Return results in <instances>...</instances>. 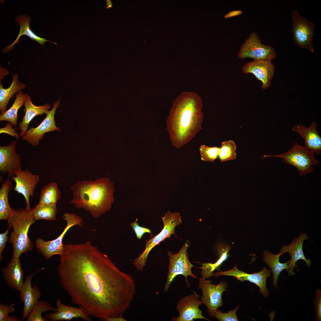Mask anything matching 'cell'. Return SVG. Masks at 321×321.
<instances>
[{
  "label": "cell",
  "instance_id": "cell-1",
  "mask_svg": "<svg viewBox=\"0 0 321 321\" xmlns=\"http://www.w3.org/2000/svg\"><path fill=\"white\" fill-rule=\"evenodd\" d=\"M57 269L72 303L106 321L122 316L136 294L135 281L90 241L64 245Z\"/></svg>",
  "mask_w": 321,
  "mask_h": 321
},
{
  "label": "cell",
  "instance_id": "cell-2",
  "mask_svg": "<svg viewBox=\"0 0 321 321\" xmlns=\"http://www.w3.org/2000/svg\"><path fill=\"white\" fill-rule=\"evenodd\" d=\"M202 107L201 97L194 92H183L174 100L167 125L171 142L175 147L183 146L202 129Z\"/></svg>",
  "mask_w": 321,
  "mask_h": 321
},
{
  "label": "cell",
  "instance_id": "cell-3",
  "mask_svg": "<svg viewBox=\"0 0 321 321\" xmlns=\"http://www.w3.org/2000/svg\"><path fill=\"white\" fill-rule=\"evenodd\" d=\"M114 189L113 182L107 177L78 181L71 187L73 197L70 202L97 218L111 207Z\"/></svg>",
  "mask_w": 321,
  "mask_h": 321
},
{
  "label": "cell",
  "instance_id": "cell-4",
  "mask_svg": "<svg viewBox=\"0 0 321 321\" xmlns=\"http://www.w3.org/2000/svg\"><path fill=\"white\" fill-rule=\"evenodd\" d=\"M31 210L22 208L13 209L7 220L9 225L13 229L9 241L13 248L11 260H18L22 253H26L33 249L32 243L28 235L30 226L35 221L31 215Z\"/></svg>",
  "mask_w": 321,
  "mask_h": 321
},
{
  "label": "cell",
  "instance_id": "cell-5",
  "mask_svg": "<svg viewBox=\"0 0 321 321\" xmlns=\"http://www.w3.org/2000/svg\"><path fill=\"white\" fill-rule=\"evenodd\" d=\"M161 218L163 223L162 231L154 237L146 240L145 248L139 256L133 261V264L138 270L142 271L146 265L148 255L151 250L156 246L163 241L166 238H169L172 234H175V228L182 223L181 216L178 212L173 213L168 211Z\"/></svg>",
  "mask_w": 321,
  "mask_h": 321
},
{
  "label": "cell",
  "instance_id": "cell-6",
  "mask_svg": "<svg viewBox=\"0 0 321 321\" xmlns=\"http://www.w3.org/2000/svg\"><path fill=\"white\" fill-rule=\"evenodd\" d=\"M314 153L295 142L287 152L275 155H267L265 157L281 158L283 162L296 167L300 176L314 171L313 166L319 163L315 158Z\"/></svg>",
  "mask_w": 321,
  "mask_h": 321
},
{
  "label": "cell",
  "instance_id": "cell-7",
  "mask_svg": "<svg viewBox=\"0 0 321 321\" xmlns=\"http://www.w3.org/2000/svg\"><path fill=\"white\" fill-rule=\"evenodd\" d=\"M189 246L188 243H185L177 253L174 254L170 251L168 252L169 264L168 275L164 288V292H167L172 281L177 275H181L184 276L185 282L189 288L191 285L188 282V276H191L194 278H198L191 271V268L193 265L188 258L187 249Z\"/></svg>",
  "mask_w": 321,
  "mask_h": 321
},
{
  "label": "cell",
  "instance_id": "cell-8",
  "mask_svg": "<svg viewBox=\"0 0 321 321\" xmlns=\"http://www.w3.org/2000/svg\"><path fill=\"white\" fill-rule=\"evenodd\" d=\"M63 218L67 222V225L62 232L57 238L49 241H45L42 239L38 238L35 241L38 251L46 259L55 255L61 256L64 248L63 239L67 231L73 226L78 225L81 227L83 224L82 218L74 213H65L63 215Z\"/></svg>",
  "mask_w": 321,
  "mask_h": 321
},
{
  "label": "cell",
  "instance_id": "cell-9",
  "mask_svg": "<svg viewBox=\"0 0 321 321\" xmlns=\"http://www.w3.org/2000/svg\"><path fill=\"white\" fill-rule=\"evenodd\" d=\"M291 17L293 22L292 33L294 44L314 52L313 41L315 28L314 23L301 15L297 10L292 12Z\"/></svg>",
  "mask_w": 321,
  "mask_h": 321
},
{
  "label": "cell",
  "instance_id": "cell-10",
  "mask_svg": "<svg viewBox=\"0 0 321 321\" xmlns=\"http://www.w3.org/2000/svg\"><path fill=\"white\" fill-rule=\"evenodd\" d=\"M276 55L273 48L262 43L255 32L250 34L242 45L238 54L240 59L251 58L255 61L267 60L271 61L276 58Z\"/></svg>",
  "mask_w": 321,
  "mask_h": 321
},
{
  "label": "cell",
  "instance_id": "cell-11",
  "mask_svg": "<svg viewBox=\"0 0 321 321\" xmlns=\"http://www.w3.org/2000/svg\"><path fill=\"white\" fill-rule=\"evenodd\" d=\"M211 282L200 278L198 287L202 292L200 300L207 307L209 315L213 317L214 313L217 309L223 306L222 296L224 292L227 291L228 284L226 281H221L219 284L215 285L211 284Z\"/></svg>",
  "mask_w": 321,
  "mask_h": 321
},
{
  "label": "cell",
  "instance_id": "cell-12",
  "mask_svg": "<svg viewBox=\"0 0 321 321\" xmlns=\"http://www.w3.org/2000/svg\"><path fill=\"white\" fill-rule=\"evenodd\" d=\"M60 99L54 103L52 109L46 112V117L38 126L31 127L27 130L22 137L23 140L35 147L39 145L40 141L45 133L56 130L61 131L60 128L56 126L54 120L56 111L60 106Z\"/></svg>",
  "mask_w": 321,
  "mask_h": 321
},
{
  "label": "cell",
  "instance_id": "cell-13",
  "mask_svg": "<svg viewBox=\"0 0 321 321\" xmlns=\"http://www.w3.org/2000/svg\"><path fill=\"white\" fill-rule=\"evenodd\" d=\"M272 271L264 267L262 269L257 273L248 274L238 270L237 265L232 269L224 271L215 273L213 276L218 277L221 275L232 276L242 282L248 281L256 284L259 288V292L265 298L268 297L269 292L266 287V281L270 276Z\"/></svg>",
  "mask_w": 321,
  "mask_h": 321
},
{
  "label": "cell",
  "instance_id": "cell-14",
  "mask_svg": "<svg viewBox=\"0 0 321 321\" xmlns=\"http://www.w3.org/2000/svg\"><path fill=\"white\" fill-rule=\"evenodd\" d=\"M15 182L14 191L24 196L26 203V209L31 210L29 198H32L36 187L40 180V176L33 174L28 169H25L16 172L12 177Z\"/></svg>",
  "mask_w": 321,
  "mask_h": 321
},
{
  "label": "cell",
  "instance_id": "cell-15",
  "mask_svg": "<svg viewBox=\"0 0 321 321\" xmlns=\"http://www.w3.org/2000/svg\"><path fill=\"white\" fill-rule=\"evenodd\" d=\"M194 294L182 298L177 302L176 309L180 315L177 317H172L173 321H192L196 319H204L209 321L202 314L199 306L202 303L199 295L195 292Z\"/></svg>",
  "mask_w": 321,
  "mask_h": 321
},
{
  "label": "cell",
  "instance_id": "cell-16",
  "mask_svg": "<svg viewBox=\"0 0 321 321\" xmlns=\"http://www.w3.org/2000/svg\"><path fill=\"white\" fill-rule=\"evenodd\" d=\"M17 140L11 141L9 145L0 146V172L3 175L7 173V177L11 178L22 170L21 155L15 150Z\"/></svg>",
  "mask_w": 321,
  "mask_h": 321
},
{
  "label": "cell",
  "instance_id": "cell-17",
  "mask_svg": "<svg viewBox=\"0 0 321 321\" xmlns=\"http://www.w3.org/2000/svg\"><path fill=\"white\" fill-rule=\"evenodd\" d=\"M275 66L271 61L267 60H253L243 66V73H251L262 82V88L268 89L271 86V81L274 75Z\"/></svg>",
  "mask_w": 321,
  "mask_h": 321
},
{
  "label": "cell",
  "instance_id": "cell-18",
  "mask_svg": "<svg viewBox=\"0 0 321 321\" xmlns=\"http://www.w3.org/2000/svg\"><path fill=\"white\" fill-rule=\"evenodd\" d=\"M308 238V236L306 233L301 232L298 237L294 238L289 245L283 246L279 251V253L282 254L287 252L291 257L288 264L289 268L287 271L290 276L294 274L295 268L297 267L296 263L299 260L304 261L308 267H310L311 266V260L306 259L303 250V243Z\"/></svg>",
  "mask_w": 321,
  "mask_h": 321
},
{
  "label": "cell",
  "instance_id": "cell-19",
  "mask_svg": "<svg viewBox=\"0 0 321 321\" xmlns=\"http://www.w3.org/2000/svg\"><path fill=\"white\" fill-rule=\"evenodd\" d=\"M45 268L27 276L21 289L19 291L20 297L24 304L22 320L26 319L28 314L34 305L39 300L41 294L38 288L35 286L32 287L31 281L33 276L37 273L43 270Z\"/></svg>",
  "mask_w": 321,
  "mask_h": 321
},
{
  "label": "cell",
  "instance_id": "cell-20",
  "mask_svg": "<svg viewBox=\"0 0 321 321\" xmlns=\"http://www.w3.org/2000/svg\"><path fill=\"white\" fill-rule=\"evenodd\" d=\"M56 305L57 311L54 313L50 312L47 316L51 321H68L77 318H81L86 321L92 320L87 312L82 308L64 305L59 299L56 300Z\"/></svg>",
  "mask_w": 321,
  "mask_h": 321
},
{
  "label": "cell",
  "instance_id": "cell-21",
  "mask_svg": "<svg viewBox=\"0 0 321 321\" xmlns=\"http://www.w3.org/2000/svg\"><path fill=\"white\" fill-rule=\"evenodd\" d=\"M317 123L312 121L308 128L300 125L294 126L293 131L297 132L305 140L304 147L309 151L317 155L321 153V138L317 130Z\"/></svg>",
  "mask_w": 321,
  "mask_h": 321
},
{
  "label": "cell",
  "instance_id": "cell-22",
  "mask_svg": "<svg viewBox=\"0 0 321 321\" xmlns=\"http://www.w3.org/2000/svg\"><path fill=\"white\" fill-rule=\"evenodd\" d=\"M3 276L7 285L11 288L20 290L23 285L24 272L19 259L16 261L11 260L7 266L2 269Z\"/></svg>",
  "mask_w": 321,
  "mask_h": 321
},
{
  "label": "cell",
  "instance_id": "cell-23",
  "mask_svg": "<svg viewBox=\"0 0 321 321\" xmlns=\"http://www.w3.org/2000/svg\"><path fill=\"white\" fill-rule=\"evenodd\" d=\"M24 105L25 108L24 111L25 113V114L22 119V121L19 123L21 132L19 134L22 137L27 130L29 125L32 119L36 116L46 114L51 107L50 105L47 103L41 106H35L32 102L30 96L27 93H26Z\"/></svg>",
  "mask_w": 321,
  "mask_h": 321
},
{
  "label": "cell",
  "instance_id": "cell-24",
  "mask_svg": "<svg viewBox=\"0 0 321 321\" xmlns=\"http://www.w3.org/2000/svg\"><path fill=\"white\" fill-rule=\"evenodd\" d=\"M31 18L29 15L27 14L24 15H21L17 16L15 19V22L18 23L20 26V29L19 34L13 43L9 46L4 47L2 49L3 53H8L11 50L14 48V46L16 44H18V41L20 37L22 35H26L28 36L31 39L37 41L40 44L43 45L46 42H49L57 44V43L50 42L45 38L41 37L36 34L31 30L29 27V24L31 23Z\"/></svg>",
  "mask_w": 321,
  "mask_h": 321
},
{
  "label": "cell",
  "instance_id": "cell-25",
  "mask_svg": "<svg viewBox=\"0 0 321 321\" xmlns=\"http://www.w3.org/2000/svg\"><path fill=\"white\" fill-rule=\"evenodd\" d=\"M12 83L7 88H3L1 81H0V110L1 113L6 111L7 105L10 98L13 97V95L26 87L25 84L19 81L17 74H12Z\"/></svg>",
  "mask_w": 321,
  "mask_h": 321
},
{
  "label": "cell",
  "instance_id": "cell-26",
  "mask_svg": "<svg viewBox=\"0 0 321 321\" xmlns=\"http://www.w3.org/2000/svg\"><path fill=\"white\" fill-rule=\"evenodd\" d=\"M282 254L280 253L274 254L267 250L264 251L263 254V261L268 265L272 272V284L276 288H277L279 275L283 270L286 269L287 271L289 268V261L284 263H281L279 261L280 256Z\"/></svg>",
  "mask_w": 321,
  "mask_h": 321
},
{
  "label": "cell",
  "instance_id": "cell-27",
  "mask_svg": "<svg viewBox=\"0 0 321 321\" xmlns=\"http://www.w3.org/2000/svg\"><path fill=\"white\" fill-rule=\"evenodd\" d=\"M13 188L11 178L7 177L2 183L0 189V219L7 220L13 209L10 206L8 194Z\"/></svg>",
  "mask_w": 321,
  "mask_h": 321
},
{
  "label": "cell",
  "instance_id": "cell-28",
  "mask_svg": "<svg viewBox=\"0 0 321 321\" xmlns=\"http://www.w3.org/2000/svg\"><path fill=\"white\" fill-rule=\"evenodd\" d=\"M15 95V99L12 106L0 115V121H8L11 123L14 127L17 125L18 111L20 108L24 104L26 93L23 94L22 91L20 90Z\"/></svg>",
  "mask_w": 321,
  "mask_h": 321
},
{
  "label": "cell",
  "instance_id": "cell-29",
  "mask_svg": "<svg viewBox=\"0 0 321 321\" xmlns=\"http://www.w3.org/2000/svg\"><path fill=\"white\" fill-rule=\"evenodd\" d=\"M61 192L58 184L56 182H50L45 185L41 190L39 196V204H56L61 198Z\"/></svg>",
  "mask_w": 321,
  "mask_h": 321
},
{
  "label": "cell",
  "instance_id": "cell-30",
  "mask_svg": "<svg viewBox=\"0 0 321 321\" xmlns=\"http://www.w3.org/2000/svg\"><path fill=\"white\" fill-rule=\"evenodd\" d=\"M57 213L56 204H37L31 210V215L36 221L40 219L50 221L56 219Z\"/></svg>",
  "mask_w": 321,
  "mask_h": 321
},
{
  "label": "cell",
  "instance_id": "cell-31",
  "mask_svg": "<svg viewBox=\"0 0 321 321\" xmlns=\"http://www.w3.org/2000/svg\"><path fill=\"white\" fill-rule=\"evenodd\" d=\"M48 311L56 312L57 308L53 307L51 304L45 301L39 300L32 307L26 318L27 321H48L49 320L42 317V313Z\"/></svg>",
  "mask_w": 321,
  "mask_h": 321
},
{
  "label": "cell",
  "instance_id": "cell-32",
  "mask_svg": "<svg viewBox=\"0 0 321 321\" xmlns=\"http://www.w3.org/2000/svg\"><path fill=\"white\" fill-rule=\"evenodd\" d=\"M230 247L227 246L225 248L222 252L219 259L214 263H203L201 267H199L202 269L200 272L202 274V278L206 279L211 277L213 273L214 270L217 269L222 263L227 259L228 255V252Z\"/></svg>",
  "mask_w": 321,
  "mask_h": 321
},
{
  "label": "cell",
  "instance_id": "cell-33",
  "mask_svg": "<svg viewBox=\"0 0 321 321\" xmlns=\"http://www.w3.org/2000/svg\"><path fill=\"white\" fill-rule=\"evenodd\" d=\"M237 146L232 140L222 142L220 147L218 156L221 162L234 160L236 158V150Z\"/></svg>",
  "mask_w": 321,
  "mask_h": 321
},
{
  "label": "cell",
  "instance_id": "cell-34",
  "mask_svg": "<svg viewBox=\"0 0 321 321\" xmlns=\"http://www.w3.org/2000/svg\"><path fill=\"white\" fill-rule=\"evenodd\" d=\"M220 147L217 146L209 147L202 145L199 148L201 160L203 161L214 162L218 158Z\"/></svg>",
  "mask_w": 321,
  "mask_h": 321
},
{
  "label": "cell",
  "instance_id": "cell-35",
  "mask_svg": "<svg viewBox=\"0 0 321 321\" xmlns=\"http://www.w3.org/2000/svg\"><path fill=\"white\" fill-rule=\"evenodd\" d=\"M14 305V303L8 305L0 302V321H21L22 320L18 318L16 316L8 315L9 314L15 312Z\"/></svg>",
  "mask_w": 321,
  "mask_h": 321
},
{
  "label": "cell",
  "instance_id": "cell-36",
  "mask_svg": "<svg viewBox=\"0 0 321 321\" xmlns=\"http://www.w3.org/2000/svg\"><path fill=\"white\" fill-rule=\"evenodd\" d=\"M240 308L239 305L237 306L234 309L230 310L226 313L222 312L218 309L214 312L213 317L220 321H238L236 312Z\"/></svg>",
  "mask_w": 321,
  "mask_h": 321
},
{
  "label": "cell",
  "instance_id": "cell-37",
  "mask_svg": "<svg viewBox=\"0 0 321 321\" xmlns=\"http://www.w3.org/2000/svg\"><path fill=\"white\" fill-rule=\"evenodd\" d=\"M138 219L136 218L133 222L130 224L131 228L133 229L135 233L137 238L141 240L143 235L146 233L152 234L151 230L149 229L139 225L138 223Z\"/></svg>",
  "mask_w": 321,
  "mask_h": 321
},
{
  "label": "cell",
  "instance_id": "cell-38",
  "mask_svg": "<svg viewBox=\"0 0 321 321\" xmlns=\"http://www.w3.org/2000/svg\"><path fill=\"white\" fill-rule=\"evenodd\" d=\"M315 297L314 302L315 306V311L316 320H321V291L317 289L315 291Z\"/></svg>",
  "mask_w": 321,
  "mask_h": 321
},
{
  "label": "cell",
  "instance_id": "cell-39",
  "mask_svg": "<svg viewBox=\"0 0 321 321\" xmlns=\"http://www.w3.org/2000/svg\"><path fill=\"white\" fill-rule=\"evenodd\" d=\"M13 125L11 123H8L5 127L0 128V134L7 133L15 137L17 139H19V137L18 135V133H16V131L15 130L17 128H12Z\"/></svg>",
  "mask_w": 321,
  "mask_h": 321
},
{
  "label": "cell",
  "instance_id": "cell-40",
  "mask_svg": "<svg viewBox=\"0 0 321 321\" xmlns=\"http://www.w3.org/2000/svg\"><path fill=\"white\" fill-rule=\"evenodd\" d=\"M11 226H9L7 230L3 233H0V260H1L3 257L2 252L6 246V243L8 240V236L7 235L9 233V230Z\"/></svg>",
  "mask_w": 321,
  "mask_h": 321
},
{
  "label": "cell",
  "instance_id": "cell-41",
  "mask_svg": "<svg viewBox=\"0 0 321 321\" xmlns=\"http://www.w3.org/2000/svg\"><path fill=\"white\" fill-rule=\"evenodd\" d=\"M242 11L241 10H235L231 11L225 15L224 18H228L231 17L240 15L242 13Z\"/></svg>",
  "mask_w": 321,
  "mask_h": 321
},
{
  "label": "cell",
  "instance_id": "cell-42",
  "mask_svg": "<svg viewBox=\"0 0 321 321\" xmlns=\"http://www.w3.org/2000/svg\"><path fill=\"white\" fill-rule=\"evenodd\" d=\"M107 321H127L122 317V316L115 317L110 318L107 319Z\"/></svg>",
  "mask_w": 321,
  "mask_h": 321
},
{
  "label": "cell",
  "instance_id": "cell-43",
  "mask_svg": "<svg viewBox=\"0 0 321 321\" xmlns=\"http://www.w3.org/2000/svg\"><path fill=\"white\" fill-rule=\"evenodd\" d=\"M106 5L107 6L106 9H108L112 7L113 5L112 1L111 0H106Z\"/></svg>",
  "mask_w": 321,
  "mask_h": 321
}]
</instances>
